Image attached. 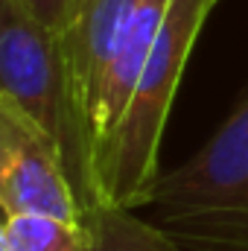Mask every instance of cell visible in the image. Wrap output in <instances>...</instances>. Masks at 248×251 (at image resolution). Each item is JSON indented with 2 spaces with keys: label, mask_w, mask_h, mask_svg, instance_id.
<instances>
[{
  "label": "cell",
  "mask_w": 248,
  "mask_h": 251,
  "mask_svg": "<svg viewBox=\"0 0 248 251\" xmlns=\"http://www.w3.org/2000/svg\"><path fill=\"white\" fill-rule=\"evenodd\" d=\"M216 3L219 0L170 3V12L140 70L123 120L94 173V204H117L134 210L149 201V193L161 178L158 149L184 64L204 26V18Z\"/></svg>",
  "instance_id": "1"
},
{
  "label": "cell",
  "mask_w": 248,
  "mask_h": 251,
  "mask_svg": "<svg viewBox=\"0 0 248 251\" xmlns=\"http://www.w3.org/2000/svg\"><path fill=\"white\" fill-rule=\"evenodd\" d=\"M143 207L187 251H248V85L219 131L161 173Z\"/></svg>",
  "instance_id": "2"
},
{
  "label": "cell",
  "mask_w": 248,
  "mask_h": 251,
  "mask_svg": "<svg viewBox=\"0 0 248 251\" xmlns=\"http://www.w3.org/2000/svg\"><path fill=\"white\" fill-rule=\"evenodd\" d=\"M0 97L53 137L82 207H94L91 137L73 100L62 38L38 24L21 0H0Z\"/></svg>",
  "instance_id": "3"
},
{
  "label": "cell",
  "mask_w": 248,
  "mask_h": 251,
  "mask_svg": "<svg viewBox=\"0 0 248 251\" xmlns=\"http://www.w3.org/2000/svg\"><path fill=\"white\" fill-rule=\"evenodd\" d=\"M0 207L3 216L85 219L59 146L6 97H0Z\"/></svg>",
  "instance_id": "4"
},
{
  "label": "cell",
  "mask_w": 248,
  "mask_h": 251,
  "mask_svg": "<svg viewBox=\"0 0 248 251\" xmlns=\"http://www.w3.org/2000/svg\"><path fill=\"white\" fill-rule=\"evenodd\" d=\"M134 6H137V0H82L76 21L62 35L73 100L82 114V123L88 128V137H91L99 88L114 62L117 44L123 38ZM91 158H94V146H91Z\"/></svg>",
  "instance_id": "5"
},
{
  "label": "cell",
  "mask_w": 248,
  "mask_h": 251,
  "mask_svg": "<svg viewBox=\"0 0 248 251\" xmlns=\"http://www.w3.org/2000/svg\"><path fill=\"white\" fill-rule=\"evenodd\" d=\"M94 251H187L164 228L140 219L131 207L94 204L85 210Z\"/></svg>",
  "instance_id": "6"
},
{
  "label": "cell",
  "mask_w": 248,
  "mask_h": 251,
  "mask_svg": "<svg viewBox=\"0 0 248 251\" xmlns=\"http://www.w3.org/2000/svg\"><path fill=\"white\" fill-rule=\"evenodd\" d=\"M0 251H94V240L85 219L67 222L56 216L21 213L3 216Z\"/></svg>",
  "instance_id": "7"
},
{
  "label": "cell",
  "mask_w": 248,
  "mask_h": 251,
  "mask_svg": "<svg viewBox=\"0 0 248 251\" xmlns=\"http://www.w3.org/2000/svg\"><path fill=\"white\" fill-rule=\"evenodd\" d=\"M21 6L38 24H44L50 32H56L62 38L70 29V24L76 21V15L82 9V0H21Z\"/></svg>",
  "instance_id": "8"
}]
</instances>
